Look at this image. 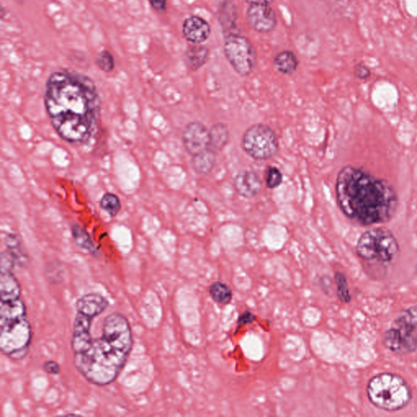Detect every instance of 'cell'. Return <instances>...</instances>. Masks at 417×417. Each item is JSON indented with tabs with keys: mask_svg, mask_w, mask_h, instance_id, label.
<instances>
[{
	"mask_svg": "<svg viewBox=\"0 0 417 417\" xmlns=\"http://www.w3.org/2000/svg\"><path fill=\"white\" fill-rule=\"evenodd\" d=\"M44 104L52 127L63 141L84 144L96 135L101 99L94 80L71 71L52 73L45 84Z\"/></svg>",
	"mask_w": 417,
	"mask_h": 417,
	"instance_id": "6da1fadb",
	"label": "cell"
},
{
	"mask_svg": "<svg viewBox=\"0 0 417 417\" xmlns=\"http://www.w3.org/2000/svg\"><path fill=\"white\" fill-rule=\"evenodd\" d=\"M338 207L353 223L372 226L390 222L398 206L396 191L384 179L362 168L346 166L336 181Z\"/></svg>",
	"mask_w": 417,
	"mask_h": 417,
	"instance_id": "7a4b0ae2",
	"label": "cell"
},
{
	"mask_svg": "<svg viewBox=\"0 0 417 417\" xmlns=\"http://www.w3.org/2000/svg\"><path fill=\"white\" fill-rule=\"evenodd\" d=\"M132 347L129 320L121 313L114 312L104 318L99 337L91 338L83 352L74 355V366L90 383L109 386L124 368Z\"/></svg>",
	"mask_w": 417,
	"mask_h": 417,
	"instance_id": "3957f363",
	"label": "cell"
},
{
	"mask_svg": "<svg viewBox=\"0 0 417 417\" xmlns=\"http://www.w3.org/2000/svg\"><path fill=\"white\" fill-rule=\"evenodd\" d=\"M32 341V328L26 304L21 298L1 301L0 306V349L3 354L21 360Z\"/></svg>",
	"mask_w": 417,
	"mask_h": 417,
	"instance_id": "277c9868",
	"label": "cell"
},
{
	"mask_svg": "<svg viewBox=\"0 0 417 417\" xmlns=\"http://www.w3.org/2000/svg\"><path fill=\"white\" fill-rule=\"evenodd\" d=\"M367 393L375 407L387 412L403 409L412 399V391L406 381L393 373L374 376L369 381Z\"/></svg>",
	"mask_w": 417,
	"mask_h": 417,
	"instance_id": "5b68a950",
	"label": "cell"
},
{
	"mask_svg": "<svg viewBox=\"0 0 417 417\" xmlns=\"http://www.w3.org/2000/svg\"><path fill=\"white\" fill-rule=\"evenodd\" d=\"M356 251L358 256L368 262L387 263L397 257L399 246L389 229L374 228L361 235Z\"/></svg>",
	"mask_w": 417,
	"mask_h": 417,
	"instance_id": "8992f818",
	"label": "cell"
},
{
	"mask_svg": "<svg viewBox=\"0 0 417 417\" xmlns=\"http://www.w3.org/2000/svg\"><path fill=\"white\" fill-rule=\"evenodd\" d=\"M387 349L406 355L417 349V306L403 311L384 335Z\"/></svg>",
	"mask_w": 417,
	"mask_h": 417,
	"instance_id": "52a82bcc",
	"label": "cell"
},
{
	"mask_svg": "<svg viewBox=\"0 0 417 417\" xmlns=\"http://www.w3.org/2000/svg\"><path fill=\"white\" fill-rule=\"evenodd\" d=\"M241 148L253 160L268 161L279 153L280 144L271 126L257 124L248 127L243 134Z\"/></svg>",
	"mask_w": 417,
	"mask_h": 417,
	"instance_id": "ba28073f",
	"label": "cell"
},
{
	"mask_svg": "<svg viewBox=\"0 0 417 417\" xmlns=\"http://www.w3.org/2000/svg\"><path fill=\"white\" fill-rule=\"evenodd\" d=\"M223 50L231 67L241 77L251 75L257 66V54L252 43L240 33L226 34Z\"/></svg>",
	"mask_w": 417,
	"mask_h": 417,
	"instance_id": "9c48e42d",
	"label": "cell"
},
{
	"mask_svg": "<svg viewBox=\"0 0 417 417\" xmlns=\"http://www.w3.org/2000/svg\"><path fill=\"white\" fill-rule=\"evenodd\" d=\"M183 146L194 156L211 146L210 130L199 121H191L182 132Z\"/></svg>",
	"mask_w": 417,
	"mask_h": 417,
	"instance_id": "30bf717a",
	"label": "cell"
},
{
	"mask_svg": "<svg viewBox=\"0 0 417 417\" xmlns=\"http://www.w3.org/2000/svg\"><path fill=\"white\" fill-rule=\"evenodd\" d=\"M246 21L253 30L261 34L273 31L277 25V17L271 4H250L246 11Z\"/></svg>",
	"mask_w": 417,
	"mask_h": 417,
	"instance_id": "8fae6325",
	"label": "cell"
},
{
	"mask_svg": "<svg viewBox=\"0 0 417 417\" xmlns=\"http://www.w3.org/2000/svg\"><path fill=\"white\" fill-rule=\"evenodd\" d=\"M234 189L242 198L252 199L263 189V181L258 174L251 170H242L234 179Z\"/></svg>",
	"mask_w": 417,
	"mask_h": 417,
	"instance_id": "7c38bea8",
	"label": "cell"
},
{
	"mask_svg": "<svg viewBox=\"0 0 417 417\" xmlns=\"http://www.w3.org/2000/svg\"><path fill=\"white\" fill-rule=\"evenodd\" d=\"M211 33L210 24L201 16H191L184 22V36L193 44H201L206 42L210 37Z\"/></svg>",
	"mask_w": 417,
	"mask_h": 417,
	"instance_id": "4fadbf2b",
	"label": "cell"
},
{
	"mask_svg": "<svg viewBox=\"0 0 417 417\" xmlns=\"http://www.w3.org/2000/svg\"><path fill=\"white\" fill-rule=\"evenodd\" d=\"M21 288L13 271H0V300L9 301L21 298Z\"/></svg>",
	"mask_w": 417,
	"mask_h": 417,
	"instance_id": "5bb4252c",
	"label": "cell"
},
{
	"mask_svg": "<svg viewBox=\"0 0 417 417\" xmlns=\"http://www.w3.org/2000/svg\"><path fill=\"white\" fill-rule=\"evenodd\" d=\"M210 51L201 44H192L189 46L184 52L185 65L192 71H199L204 67L208 60Z\"/></svg>",
	"mask_w": 417,
	"mask_h": 417,
	"instance_id": "9a60e30c",
	"label": "cell"
},
{
	"mask_svg": "<svg viewBox=\"0 0 417 417\" xmlns=\"http://www.w3.org/2000/svg\"><path fill=\"white\" fill-rule=\"evenodd\" d=\"M218 153L211 148L193 156V169L201 176H208L216 165Z\"/></svg>",
	"mask_w": 417,
	"mask_h": 417,
	"instance_id": "2e32d148",
	"label": "cell"
},
{
	"mask_svg": "<svg viewBox=\"0 0 417 417\" xmlns=\"http://www.w3.org/2000/svg\"><path fill=\"white\" fill-rule=\"evenodd\" d=\"M273 65L278 72L285 75H292L297 71L299 61L293 51L285 50L275 56Z\"/></svg>",
	"mask_w": 417,
	"mask_h": 417,
	"instance_id": "e0dca14e",
	"label": "cell"
},
{
	"mask_svg": "<svg viewBox=\"0 0 417 417\" xmlns=\"http://www.w3.org/2000/svg\"><path fill=\"white\" fill-rule=\"evenodd\" d=\"M211 146L219 153L228 146L230 141V131L227 125L223 123L213 124L210 129Z\"/></svg>",
	"mask_w": 417,
	"mask_h": 417,
	"instance_id": "ac0fdd59",
	"label": "cell"
},
{
	"mask_svg": "<svg viewBox=\"0 0 417 417\" xmlns=\"http://www.w3.org/2000/svg\"><path fill=\"white\" fill-rule=\"evenodd\" d=\"M71 233L73 239L79 248L89 252L92 256H98L97 248L94 241H92L90 234L85 228L79 224H74L71 227Z\"/></svg>",
	"mask_w": 417,
	"mask_h": 417,
	"instance_id": "d6986e66",
	"label": "cell"
},
{
	"mask_svg": "<svg viewBox=\"0 0 417 417\" xmlns=\"http://www.w3.org/2000/svg\"><path fill=\"white\" fill-rule=\"evenodd\" d=\"M5 244L7 251L15 261L16 266H25L27 262V256L21 247L19 236L16 234L6 236Z\"/></svg>",
	"mask_w": 417,
	"mask_h": 417,
	"instance_id": "ffe728a7",
	"label": "cell"
},
{
	"mask_svg": "<svg viewBox=\"0 0 417 417\" xmlns=\"http://www.w3.org/2000/svg\"><path fill=\"white\" fill-rule=\"evenodd\" d=\"M208 293L213 302L220 306L228 305L233 298V293L230 287L221 281L213 283L208 288Z\"/></svg>",
	"mask_w": 417,
	"mask_h": 417,
	"instance_id": "44dd1931",
	"label": "cell"
},
{
	"mask_svg": "<svg viewBox=\"0 0 417 417\" xmlns=\"http://www.w3.org/2000/svg\"><path fill=\"white\" fill-rule=\"evenodd\" d=\"M235 10V5H233V3L225 1L222 10L220 11L219 22L227 34L235 33L233 29L236 26V19H231V16H236Z\"/></svg>",
	"mask_w": 417,
	"mask_h": 417,
	"instance_id": "7402d4cb",
	"label": "cell"
},
{
	"mask_svg": "<svg viewBox=\"0 0 417 417\" xmlns=\"http://www.w3.org/2000/svg\"><path fill=\"white\" fill-rule=\"evenodd\" d=\"M101 208L110 217L117 216L121 208V202L119 196L113 193H106L100 201Z\"/></svg>",
	"mask_w": 417,
	"mask_h": 417,
	"instance_id": "603a6c76",
	"label": "cell"
},
{
	"mask_svg": "<svg viewBox=\"0 0 417 417\" xmlns=\"http://www.w3.org/2000/svg\"><path fill=\"white\" fill-rule=\"evenodd\" d=\"M335 283L337 286V296L341 303H348L351 302V296L349 291L348 282L343 272H336Z\"/></svg>",
	"mask_w": 417,
	"mask_h": 417,
	"instance_id": "cb8c5ba5",
	"label": "cell"
},
{
	"mask_svg": "<svg viewBox=\"0 0 417 417\" xmlns=\"http://www.w3.org/2000/svg\"><path fill=\"white\" fill-rule=\"evenodd\" d=\"M96 65L104 73H111L115 68L114 57L111 52L103 50L96 57Z\"/></svg>",
	"mask_w": 417,
	"mask_h": 417,
	"instance_id": "d4e9b609",
	"label": "cell"
},
{
	"mask_svg": "<svg viewBox=\"0 0 417 417\" xmlns=\"http://www.w3.org/2000/svg\"><path fill=\"white\" fill-rule=\"evenodd\" d=\"M283 183V174L279 168L270 166L265 173V184L266 188L275 189L279 188Z\"/></svg>",
	"mask_w": 417,
	"mask_h": 417,
	"instance_id": "484cf974",
	"label": "cell"
},
{
	"mask_svg": "<svg viewBox=\"0 0 417 417\" xmlns=\"http://www.w3.org/2000/svg\"><path fill=\"white\" fill-rule=\"evenodd\" d=\"M61 263L52 262L47 266V271H46V275H47L48 279L52 283H59L63 280L64 277V268L61 266Z\"/></svg>",
	"mask_w": 417,
	"mask_h": 417,
	"instance_id": "4316f807",
	"label": "cell"
},
{
	"mask_svg": "<svg viewBox=\"0 0 417 417\" xmlns=\"http://www.w3.org/2000/svg\"><path fill=\"white\" fill-rule=\"evenodd\" d=\"M256 321V316L253 314L251 311H246L239 316L238 320H237L236 330H238L241 327L247 326Z\"/></svg>",
	"mask_w": 417,
	"mask_h": 417,
	"instance_id": "83f0119b",
	"label": "cell"
},
{
	"mask_svg": "<svg viewBox=\"0 0 417 417\" xmlns=\"http://www.w3.org/2000/svg\"><path fill=\"white\" fill-rule=\"evenodd\" d=\"M354 74L356 78L365 80L371 76L370 69L363 63H358L354 67Z\"/></svg>",
	"mask_w": 417,
	"mask_h": 417,
	"instance_id": "f1b7e54d",
	"label": "cell"
},
{
	"mask_svg": "<svg viewBox=\"0 0 417 417\" xmlns=\"http://www.w3.org/2000/svg\"><path fill=\"white\" fill-rule=\"evenodd\" d=\"M44 369L46 373L50 375H57L61 372L60 365L54 361H46L44 364Z\"/></svg>",
	"mask_w": 417,
	"mask_h": 417,
	"instance_id": "f546056e",
	"label": "cell"
},
{
	"mask_svg": "<svg viewBox=\"0 0 417 417\" xmlns=\"http://www.w3.org/2000/svg\"><path fill=\"white\" fill-rule=\"evenodd\" d=\"M154 11L159 14L165 13L167 7V0H149Z\"/></svg>",
	"mask_w": 417,
	"mask_h": 417,
	"instance_id": "4dcf8cb0",
	"label": "cell"
},
{
	"mask_svg": "<svg viewBox=\"0 0 417 417\" xmlns=\"http://www.w3.org/2000/svg\"><path fill=\"white\" fill-rule=\"evenodd\" d=\"M244 1L248 4H271L274 2V0H244Z\"/></svg>",
	"mask_w": 417,
	"mask_h": 417,
	"instance_id": "1f68e13d",
	"label": "cell"
},
{
	"mask_svg": "<svg viewBox=\"0 0 417 417\" xmlns=\"http://www.w3.org/2000/svg\"><path fill=\"white\" fill-rule=\"evenodd\" d=\"M321 1H324V0H321Z\"/></svg>",
	"mask_w": 417,
	"mask_h": 417,
	"instance_id": "d6a6232c",
	"label": "cell"
}]
</instances>
